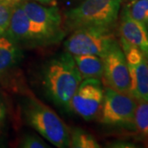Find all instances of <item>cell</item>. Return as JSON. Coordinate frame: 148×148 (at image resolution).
<instances>
[{
	"label": "cell",
	"mask_w": 148,
	"mask_h": 148,
	"mask_svg": "<svg viewBox=\"0 0 148 148\" xmlns=\"http://www.w3.org/2000/svg\"><path fill=\"white\" fill-rule=\"evenodd\" d=\"M82 81L73 56L67 51L51 58L42 70V86L48 98L67 110Z\"/></svg>",
	"instance_id": "cell-1"
},
{
	"label": "cell",
	"mask_w": 148,
	"mask_h": 148,
	"mask_svg": "<svg viewBox=\"0 0 148 148\" xmlns=\"http://www.w3.org/2000/svg\"><path fill=\"white\" fill-rule=\"evenodd\" d=\"M22 112L29 126L58 148L69 147L70 128L54 111L33 95L23 101Z\"/></svg>",
	"instance_id": "cell-2"
},
{
	"label": "cell",
	"mask_w": 148,
	"mask_h": 148,
	"mask_svg": "<svg viewBox=\"0 0 148 148\" xmlns=\"http://www.w3.org/2000/svg\"><path fill=\"white\" fill-rule=\"evenodd\" d=\"M122 0H84L81 4L65 12V32H73L86 27L111 29L115 24Z\"/></svg>",
	"instance_id": "cell-3"
},
{
	"label": "cell",
	"mask_w": 148,
	"mask_h": 148,
	"mask_svg": "<svg viewBox=\"0 0 148 148\" xmlns=\"http://www.w3.org/2000/svg\"><path fill=\"white\" fill-rule=\"evenodd\" d=\"M114 41L110 29L86 27L72 32L64 42V48L72 55L92 54L102 58Z\"/></svg>",
	"instance_id": "cell-4"
},
{
	"label": "cell",
	"mask_w": 148,
	"mask_h": 148,
	"mask_svg": "<svg viewBox=\"0 0 148 148\" xmlns=\"http://www.w3.org/2000/svg\"><path fill=\"white\" fill-rule=\"evenodd\" d=\"M138 100L130 93L114 90L109 86L104 89L100 121L110 126L134 127V113Z\"/></svg>",
	"instance_id": "cell-5"
},
{
	"label": "cell",
	"mask_w": 148,
	"mask_h": 148,
	"mask_svg": "<svg viewBox=\"0 0 148 148\" xmlns=\"http://www.w3.org/2000/svg\"><path fill=\"white\" fill-rule=\"evenodd\" d=\"M7 34L20 46L37 47L58 43L41 27L30 20L20 3L12 8Z\"/></svg>",
	"instance_id": "cell-6"
},
{
	"label": "cell",
	"mask_w": 148,
	"mask_h": 148,
	"mask_svg": "<svg viewBox=\"0 0 148 148\" xmlns=\"http://www.w3.org/2000/svg\"><path fill=\"white\" fill-rule=\"evenodd\" d=\"M103 61L104 84L114 90L130 93L131 81L127 60L120 44L114 41L105 55Z\"/></svg>",
	"instance_id": "cell-7"
},
{
	"label": "cell",
	"mask_w": 148,
	"mask_h": 148,
	"mask_svg": "<svg viewBox=\"0 0 148 148\" xmlns=\"http://www.w3.org/2000/svg\"><path fill=\"white\" fill-rule=\"evenodd\" d=\"M103 100L104 88L101 80H82L72 97L70 110L86 121H90L99 115Z\"/></svg>",
	"instance_id": "cell-8"
},
{
	"label": "cell",
	"mask_w": 148,
	"mask_h": 148,
	"mask_svg": "<svg viewBox=\"0 0 148 148\" xmlns=\"http://www.w3.org/2000/svg\"><path fill=\"white\" fill-rule=\"evenodd\" d=\"M120 45L127 60L131 87L130 94L137 100L148 101V64L145 55L138 48L120 38Z\"/></svg>",
	"instance_id": "cell-9"
},
{
	"label": "cell",
	"mask_w": 148,
	"mask_h": 148,
	"mask_svg": "<svg viewBox=\"0 0 148 148\" xmlns=\"http://www.w3.org/2000/svg\"><path fill=\"white\" fill-rule=\"evenodd\" d=\"M19 3L30 20L41 27L57 42L64 38L66 32L64 27V20L58 8H46L27 0H22Z\"/></svg>",
	"instance_id": "cell-10"
},
{
	"label": "cell",
	"mask_w": 148,
	"mask_h": 148,
	"mask_svg": "<svg viewBox=\"0 0 148 148\" xmlns=\"http://www.w3.org/2000/svg\"><path fill=\"white\" fill-rule=\"evenodd\" d=\"M22 58L21 46L7 33L0 35V83H8L12 77H16Z\"/></svg>",
	"instance_id": "cell-11"
},
{
	"label": "cell",
	"mask_w": 148,
	"mask_h": 148,
	"mask_svg": "<svg viewBox=\"0 0 148 148\" xmlns=\"http://www.w3.org/2000/svg\"><path fill=\"white\" fill-rule=\"evenodd\" d=\"M119 32L123 39L148 55V29L143 23L134 19L126 6L121 12Z\"/></svg>",
	"instance_id": "cell-12"
},
{
	"label": "cell",
	"mask_w": 148,
	"mask_h": 148,
	"mask_svg": "<svg viewBox=\"0 0 148 148\" xmlns=\"http://www.w3.org/2000/svg\"><path fill=\"white\" fill-rule=\"evenodd\" d=\"M82 80L98 79L103 77V61L97 55H73Z\"/></svg>",
	"instance_id": "cell-13"
},
{
	"label": "cell",
	"mask_w": 148,
	"mask_h": 148,
	"mask_svg": "<svg viewBox=\"0 0 148 148\" xmlns=\"http://www.w3.org/2000/svg\"><path fill=\"white\" fill-rule=\"evenodd\" d=\"M73 148H100L94 136L78 127L70 128V144Z\"/></svg>",
	"instance_id": "cell-14"
},
{
	"label": "cell",
	"mask_w": 148,
	"mask_h": 148,
	"mask_svg": "<svg viewBox=\"0 0 148 148\" xmlns=\"http://www.w3.org/2000/svg\"><path fill=\"white\" fill-rule=\"evenodd\" d=\"M134 127L142 136L148 138V101L138 100L134 113Z\"/></svg>",
	"instance_id": "cell-15"
},
{
	"label": "cell",
	"mask_w": 148,
	"mask_h": 148,
	"mask_svg": "<svg viewBox=\"0 0 148 148\" xmlns=\"http://www.w3.org/2000/svg\"><path fill=\"white\" fill-rule=\"evenodd\" d=\"M127 7L130 15L143 23L148 29V0L132 1Z\"/></svg>",
	"instance_id": "cell-16"
},
{
	"label": "cell",
	"mask_w": 148,
	"mask_h": 148,
	"mask_svg": "<svg viewBox=\"0 0 148 148\" xmlns=\"http://www.w3.org/2000/svg\"><path fill=\"white\" fill-rule=\"evenodd\" d=\"M19 147L22 148H47L49 146L41 138L36 135L27 134L21 138Z\"/></svg>",
	"instance_id": "cell-17"
},
{
	"label": "cell",
	"mask_w": 148,
	"mask_h": 148,
	"mask_svg": "<svg viewBox=\"0 0 148 148\" xmlns=\"http://www.w3.org/2000/svg\"><path fill=\"white\" fill-rule=\"evenodd\" d=\"M12 8L9 5L0 3V35L7 33L10 21Z\"/></svg>",
	"instance_id": "cell-18"
},
{
	"label": "cell",
	"mask_w": 148,
	"mask_h": 148,
	"mask_svg": "<svg viewBox=\"0 0 148 148\" xmlns=\"http://www.w3.org/2000/svg\"><path fill=\"white\" fill-rule=\"evenodd\" d=\"M6 116H7V106L3 96L0 92V127L3 125Z\"/></svg>",
	"instance_id": "cell-19"
},
{
	"label": "cell",
	"mask_w": 148,
	"mask_h": 148,
	"mask_svg": "<svg viewBox=\"0 0 148 148\" xmlns=\"http://www.w3.org/2000/svg\"><path fill=\"white\" fill-rule=\"evenodd\" d=\"M21 1H22V0H0V3H4V4H7V5H9L11 6V7H13L14 5L19 3Z\"/></svg>",
	"instance_id": "cell-20"
},
{
	"label": "cell",
	"mask_w": 148,
	"mask_h": 148,
	"mask_svg": "<svg viewBox=\"0 0 148 148\" xmlns=\"http://www.w3.org/2000/svg\"><path fill=\"white\" fill-rule=\"evenodd\" d=\"M114 147H134V146L132 144L127 143H114Z\"/></svg>",
	"instance_id": "cell-21"
},
{
	"label": "cell",
	"mask_w": 148,
	"mask_h": 148,
	"mask_svg": "<svg viewBox=\"0 0 148 148\" xmlns=\"http://www.w3.org/2000/svg\"><path fill=\"white\" fill-rule=\"evenodd\" d=\"M36 1H38V2H40V3H48L53 0H36Z\"/></svg>",
	"instance_id": "cell-22"
},
{
	"label": "cell",
	"mask_w": 148,
	"mask_h": 148,
	"mask_svg": "<svg viewBox=\"0 0 148 148\" xmlns=\"http://www.w3.org/2000/svg\"><path fill=\"white\" fill-rule=\"evenodd\" d=\"M146 58H147V64H148V55L147 56H146Z\"/></svg>",
	"instance_id": "cell-23"
},
{
	"label": "cell",
	"mask_w": 148,
	"mask_h": 148,
	"mask_svg": "<svg viewBox=\"0 0 148 148\" xmlns=\"http://www.w3.org/2000/svg\"><path fill=\"white\" fill-rule=\"evenodd\" d=\"M130 2H132V1H136V0H129Z\"/></svg>",
	"instance_id": "cell-24"
}]
</instances>
